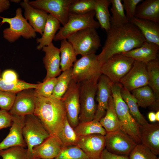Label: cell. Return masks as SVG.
Segmentation results:
<instances>
[{
    "mask_svg": "<svg viewBox=\"0 0 159 159\" xmlns=\"http://www.w3.org/2000/svg\"><path fill=\"white\" fill-rule=\"evenodd\" d=\"M57 80V77L52 78L39 83L37 87L34 89L35 97H51Z\"/></svg>",
    "mask_w": 159,
    "mask_h": 159,
    "instance_id": "60d3db41",
    "label": "cell"
},
{
    "mask_svg": "<svg viewBox=\"0 0 159 159\" xmlns=\"http://www.w3.org/2000/svg\"><path fill=\"white\" fill-rule=\"evenodd\" d=\"M64 147L57 136H50L40 144L33 148V156L34 159H54Z\"/></svg>",
    "mask_w": 159,
    "mask_h": 159,
    "instance_id": "e0dca14e",
    "label": "cell"
},
{
    "mask_svg": "<svg viewBox=\"0 0 159 159\" xmlns=\"http://www.w3.org/2000/svg\"><path fill=\"white\" fill-rule=\"evenodd\" d=\"M29 2V0H24L20 4L24 9V18L35 32L42 35L48 14L44 10L33 7Z\"/></svg>",
    "mask_w": 159,
    "mask_h": 159,
    "instance_id": "44dd1931",
    "label": "cell"
},
{
    "mask_svg": "<svg viewBox=\"0 0 159 159\" xmlns=\"http://www.w3.org/2000/svg\"><path fill=\"white\" fill-rule=\"evenodd\" d=\"M34 159H38V158H34Z\"/></svg>",
    "mask_w": 159,
    "mask_h": 159,
    "instance_id": "f5cc1de1",
    "label": "cell"
},
{
    "mask_svg": "<svg viewBox=\"0 0 159 159\" xmlns=\"http://www.w3.org/2000/svg\"><path fill=\"white\" fill-rule=\"evenodd\" d=\"M143 0H123L122 4L126 11V16L130 22L134 17L136 7Z\"/></svg>",
    "mask_w": 159,
    "mask_h": 159,
    "instance_id": "ee69618b",
    "label": "cell"
},
{
    "mask_svg": "<svg viewBox=\"0 0 159 159\" xmlns=\"http://www.w3.org/2000/svg\"><path fill=\"white\" fill-rule=\"evenodd\" d=\"M72 67L63 71L57 77V80L51 97L61 99L68 89L72 80Z\"/></svg>",
    "mask_w": 159,
    "mask_h": 159,
    "instance_id": "d6a6232c",
    "label": "cell"
},
{
    "mask_svg": "<svg viewBox=\"0 0 159 159\" xmlns=\"http://www.w3.org/2000/svg\"><path fill=\"white\" fill-rule=\"evenodd\" d=\"M95 15L94 11L83 14L69 13L67 22L60 27L53 40L57 41L66 39L70 35L85 28H99L98 22L94 19Z\"/></svg>",
    "mask_w": 159,
    "mask_h": 159,
    "instance_id": "52a82bcc",
    "label": "cell"
},
{
    "mask_svg": "<svg viewBox=\"0 0 159 159\" xmlns=\"http://www.w3.org/2000/svg\"><path fill=\"white\" fill-rule=\"evenodd\" d=\"M110 0H95L94 11L100 27L107 32L110 29L111 16L109 7Z\"/></svg>",
    "mask_w": 159,
    "mask_h": 159,
    "instance_id": "83f0119b",
    "label": "cell"
},
{
    "mask_svg": "<svg viewBox=\"0 0 159 159\" xmlns=\"http://www.w3.org/2000/svg\"><path fill=\"white\" fill-rule=\"evenodd\" d=\"M36 98L33 88L20 91L16 93L14 103L9 112L11 115L21 116L33 114Z\"/></svg>",
    "mask_w": 159,
    "mask_h": 159,
    "instance_id": "9a60e30c",
    "label": "cell"
},
{
    "mask_svg": "<svg viewBox=\"0 0 159 159\" xmlns=\"http://www.w3.org/2000/svg\"><path fill=\"white\" fill-rule=\"evenodd\" d=\"M134 17L159 22V0H143L137 6Z\"/></svg>",
    "mask_w": 159,
    "mask_h": 159,
    "instance_id": "d4e9b609",
    "label": "cell"
},
{
    "mask_svg": "<svg viewBox=\"0 0 159 159\" xmlns=\"http://www.w3.org/2000/svg\"><path fill=\"white\" fill-rule=\"evenodd\" d=\"M135 61L122 54L114 55L102 65V74L112 83H119L131 68Z\"/></svg>",
    "mask_w": 159,
    "mask_h": 159,
    "instance_id": "30bf717a",
    "label": "cell"
},
{
    "mask_svg": "<svg viewBox=\"0 0 159 159\" xmlns=\"http://www.w3.org/2000/svg\"><path fill=\"white\" fill-rule=\"evenodd\" d=\"M100 159H129L128 156L121 155L112 153L105 148L103 151Z\"/></svg>",
    "mask_w": 159,
    "mask_h": 159,
    "instance_id": "7dc6e473",
    "label": "cell"
},
{
    "mask_svg": "<svg viewBox=\"0 0 159 159\" xmlns=\"http://www.w3.org/2000/svg\"><path fill=\"white\" fill-rule=\"evenodd\" d=\"M155 117L156 121L159 122V111H157L155 113Z\"/></svg>",
    "mask_w": 159,
    "mask_h": 159,
    "instance_id": "f907efd6",
    "label": "cell"
},
{
    "mask_svg": "<svg viewBox=\"0 0 159 159\" xmlns=\"http://www.w3.org/2000/svg\"><path fill=\"white\" fill-rule=\"evenodd\" d=\"M22 133L29 151L42 143L50 135L34 114L24 116Z\"/></svg>",
    "mask_w": 159,
    "mask_h": 159,
    "instance_id": "9c48e42d",
    "label": "cell"
},
{
    "mask_svg": "<svg viewBox=\"0 0 159 159\" xmlns=\"http://www.w3.org/2000/svg\"><path fill=\"white\" fill-rule=\"evenodd\" d=\"M1 77L6 82L9 84H15L19 80L16 73L11 69L4 71L1 75Z\"/></svg>",
    "mask_w": 159,
    "mask_h": 159,
    "instance_id": "bcb514c9",
    "label": "cell"
},
{
    "mask_svg": "<svg viewBox=\"0 0 159 159\" xmlns=\"http://www.w3.org/2000/svg\"><path fill=\"white\" fill-rule=\"evenodd\" d=\"M105 149L115 154L128 156L137 144L121 130L106 132L104 136Z\"/></svg>",
    "mask_w": 159,
    "mask_h": 159,
    "instance_id": "8fae6325",
    "label": "cell"
},
{
    "mask_svg": "<svg viewBox=\"0 0 159 159\" xmlns=\"http://www.w3.org/2000/svg\"><path fill=\"white\" fill-rule=\"evenodd\" d=\"M57 137L64 147L76 145L79 136L70 125L67 118L65 120L63 128Z\"/></svg>",
    "mask_w": 159,
    "mask_h": 159,
    "instance_id": "8d00e7d4",
    "label": "cell"
},
{
    "mask_svg": "<svg viewBox=\"0 0 159 159\" xmlns=\"http://www.w3.org/2000/svg\"><path fill=\"white\" fill-rule=\"evenodd\" d=\"M119 83L130 92L148 85L146 64L135 61L131 68L120 80Z\"/></svg>",
    "mask_w": 159,
    "mask_h": 159,
    "instance_id": "5bb4252c",
    "label": "cell"
},
{
    "mask_svg": "<svg viewBox=\"0 0 159 159\" xmlns=\"http://www.w3.org/2000/svg\"><path fill=\"white\" fill-rule=\"evenodd\" d=\"M129 159H157V155L142 144H137L129 156Z\"/></svg>",
    "mask_w": 159,
    "mask_h": 159,
    "instance_id": "b9f144b4",
    "label": "cell"
},
{
    "mask_svg": "<svg viewBox=\"0 0 159 159\" xmlns=\"http://www.w3.org/2000/svg\"><path fill=\"white\" fill-rule=\"evenodd\" d=\"M78 136L99 134L105 136L106 132L99 121L94 119L91 121L79 123L74 128Z\"/></svg>",
    "mask_w": 159,
    "mask_h": 159,
    "instance_id": "1f68e13d",
    "label": "cell"
},
{
    "mask_svg": "<svg viewBox=\"0 0 159 159\" xmlns=\"http://www.w3.org/2000/svg\"><path fill=\"white\" fill-rule=\"evenodd\" d=\"M159 49V45L145 41L140 47L122 54L146 64L158 58Z\"/></svg>",
    "mask_w": 159,
    "mask_h": 159,
    "instance_id": "603a6c76",
    "label": "cell"
},
{
    "mask_svg": "<svg viewBox=\"0 0 159 159\" xmlns=\"http://www.w3.org/2000/svg\"><path fill=\"white\" fill-rule=\"evenodd\" d=\"M16 93L9 91L0 90L1 109L9 111L15 100Z\"/></svg>",
    "mask_w": 159,
    "mask_h": 159,
    "instance_id": "7bdbcfd3",
    "label": "cell"
},
{
    "mask_svg": "<svg viewBox=\"0 0 159 159\" xmlns=\"http://www.w3.org/2000/svg\"><path fill=\"white\" fill-rule=\"evenodd\" d=\"M130 22L139 29L145 41L159 46V23L135 17Z\"/></svg>",
    "mask_w": 159,
    "mask_h": 159,
    "instance_id": "cb8c5ba5",
    "label": "cell"
},
{
    "mask_svg": "<svg viewBox=\"0 0 159 159\" xmlns=\"http://www.w3.org/2000/svg\"><path fill=\"white\" fill-rule=\"evenodd\" d=\"M141 144L156 155L159 154V124L148 122L140 127Z\"/></svg>",
    "mask_w": 159,
    "mask_h": 159,
    "instance_id": "7402d4cb",
    "label": "cell"
},
{
    "mask_svg": "<svg viewBox=\"0 0 159 159\" xmlns=\"http://www.w3.org/2000/svg\"><path fill=\"white\" fill-rule=\"evenodd\" d=\"M55 159H90L78 146H65Z\"/></svg>",
    "mask_w": 159,
    "mask_h": 159,
    "instance_id": "f35d334b",
    "label": "cell"
},
{
    "mask_svg": "<svg viewBox=\"0 0 159 159\" xmlns=\"http://www.w3.org/2000/svg\"><path fill=\"white\" fill-rule=\"evenodd\" d=\"M60 24L55 17L48 14L42 36L36 39L37 43L39 44L37 47V49L40 50L52 43L56 32L60 28Z\"/></svg>",
    "mask_w": 159,
    "mask_h": 159,
    "instance_id": "484cf974",
    "label": "cell"
},
{
    "mask_svg": "<svg viewBox=\"0 0 159 159\" xmlns=\"http://www.w3.org/2000/svg\"><path fill=\"white\" fill-rule=\"evenodd\" d=\"M148 79V85L159 100V62L158 58L146 64Z\"/></svg>",
    "mask_w": 159,
    "mask_h": 159,
    "instance_id": "836d02e7",
    "label": "cell"
},
{
    "mask_svg": "<svg viewBox=\"0 0 159 159\" xmlns=\"http://www.w3.org/2000/svg\"><path fill=\"white\" fill-rule=\"evenodd\" d=\"M13 121V116L9 111L0 110V130L10 127Z\"/></svg>",
    "mask_w": 159,
    "mask_h": 159,
    "instance_id": "f6af8a7d",
    "label": "cell"
},
{
    "mask_svg": "<svg viewBox=\"0 0 159 159\" xmlns=\"http://www.w3.org/2000/svg\"><path fill=\"white\" fill-rule=\"evenodd\" d=\"M112 14L110 22L111 26H120L129 22L125 14L121 0H110Z\"/></svg>",
    "mask_w": 159,
    "mask_h": 159,
    "instance_id": "e575fe53",
    "label": "cell"
},
{
    "mask_svg": "<svg viewBox=\"0 0 159 159\" xmlns=\"http://www.w3.org/2000/svg\"><path fill=\"white\" fill-rule=\"evenodd\" d=\"M148 117L149 121L152 122H154L156 121L155 113L153 112H149L148 115Z\"/></svg>",
    "mask_w": 159,
    "mask_h": 159,
    "instance_id": "681fc988",
    "label": "cell"
},
{
    "mask_svg": "<svg viewBox=\"0 0 159 159\" xmlns=\"http://www.w3.org/2000/svg\"><path fill=\"white\" fill-rule=\"evenodd\" d=\"M39 84H34L29 83L19 80L15 84H9L6 82L1 78L0 69V90L11 92L16 93L23 90L35 88Z\"/></svg>",
    "mask_w": 159,
    "mask_h": 159,
    "instance_id": "ab89813d",
    "label": "cell"
},
{
    "mask_svg": "<svg viewBox=\"0 0 159 159\" xmlns=\"http://www.w3.org/2000/svg\"><path fill=\"white\" fill-rule=\"evenodd\" d=\"M99 122L106 132L120 130V125L112 95L109 99L105 115L100 119Z\"/></svg>",
    "mask_w": 159,
    "mask_h": 159,
    "instance_id": "4316f807",
    "label": "cell"
},
{
    "mask_svg": "<svg viewBox=\"0 0 159 159\" xmlns=\"http://www.w3.org/2000/svg\"><path fill=\"white\" fill-rule=\"evenodd\" d=\"M121 93L122 99L128 107L130 114L139 124L141 126L148 123L140 112L137 101L130 92L122 86Z\"/></svg>",
    "mask_w": 159,
    "mask_h": 159,
    "instance_id": "4dcf8cb0",
    "label": "cell"
},
{
    "mask_svg": "<svg viewBox=\"0 0 159 159\" xmlns=\"http://www.w3.org/2000/svg\"><path fill=\"white\" fill-rule=\"evenodd\" d=\"M122 87L119 82L112 83V95L120 122V130L137 144H141L140 130V125L130 114L126 104L122 97L121 90Z\"/></svg>",
    "mask_w": 159,
    "mask_h": 159,
    "instance_id": "3957f363",
    "label": "cell"
},
{
    "mask_svg": "<svg viewBox=\"0 0 159 159\" xmlns=\"http://www.w3.org/2000/svg\"><path fill=\"white\" fill-rule=\"evenodd\" d=\"M33 114L50 136H58L67 119L62 100L52 97H36Z\"/></svg>",
    "mask_w": 159,
    "mask_h": 159,
    "instance_id": "7a4b0ae2",
    "label": "cell"
},
{
    "mask_svg": "<svg viewBox=\"0 0 159 159\" xmlns=\"http://www.w3.org/2000/svg\"><path fill=\"white\" fill-rule=\"evenodd\" d=\"M60 54V67L62 71L72 67L77 55L72 44L67 39L61 40L59 48Z\"/></svg>",
    "mask_w": 159,
    "mask_h": 159,
    "instance_id": "f1b7e54d",
    "label": "cell"
},
{
    "mask_svg": "<svg viewBox=\"0 0 159 159\" xmlns=\"http://www.w3.org/2000/svg\"><path fill=\"white\" fill-rule=\"evenodd\" d=\"M11 1L12 2H14V3H19V2H20L21 0H11Z\"/></svg>",
    "mask_w": 159,
    "mask_h": 159,
    "instance_id": "816d5d0a",
    "label": "cell"
},
{
    "mask_svg": "<svg viewBox=\"0 0 159 159\" xmlns=\"http://www.w3.org/2000/svg\"><path fill=\"white\" fill-rule=\"evenodd\" d=\"M112 82L102 74L97 83V101L98 105L94 119L99 121L103 117L108 106L109 98L112 95Z\"/></svg>",
    "mask_w": 159,
    "mask_h": 159,
    "instance_id": "ffe728a7",
    "label": "cell"
},
{
    "mask_svg": "<svg viewBox=\"0 0 159 159\" xmlns=\"http://www.w3.org/2000/svg\"><path fill=\"white\" fill-rule=\"evenodd\" d=\"M10 6L9 0H0V13L9 9Z\"/></svg>",
    "mask_w": 159,
    "mask_h": 159,
    "instance_id": "c3c4849f",
    "label": "cell"
},
{
    "mask_svg": "<svg viewBox=\"0 0 159 159\" xmlns=\"http://www.w3.org/2000/svg\"><path fill=\"white\" fill-rule=\"evenodd\" d=\"M76 145L90 159H100L102 153L105 148V136L99 134L79 136Z\"/></svg>",
    "mask_w": 159,
    "mask_h": 159,
    "instance_id": "2e32d148",
    "label": "cell"
},
{
    "mask_svg": "<svg viewBox=\"0 0 159 159\" xmlns=\"http://www.w3.org/2000/svg\"><path fill=\"white\" fill-rule=\"evenodd\" d=\"M74 0H36L29 1L33 7L42 10L57 19L63 26L67 22L69 8Z\"/></svg>",
    "mask_w": 159,
    "mask_h": 159,
    "instance_id": "7c38bea8",
    "label": "cell"
},
{
    "mask_svg": "<svg viewBox=\"0 0 159 159\" xmlns=\"http://www.w3.org/2000/svg\"><path fill=\"white\" fill-rule=\"evenodd\" d=\"M80 85V83L72 80L68 89L61 99L64 106L67 120L73 128L79 123Z\"/></svg>",
    "mask_w": 159,
    "mask_h": 159,
    "instance_id": "4fadbf2b",
    "label": "cell"
},
{
    "mask_svg": "<svg viewBox=\"0 0 159 159\" xmlns=\"http://www.w3.org/2000/svg\"><path fill=\"white\" fill-rule=\"evenodd\" d=\"M157 159H159V158H158Z\"/></svg>",
    "mask_w": 159,
    "mask_h": 159,
    "instance_id": "db71d44e",
    "label": "cell"
},
{
    "mask_svg": "<svg viewBox=\"0 0 159 159\" xmlns=\"http://www.w3.org/2000/svg\"><path fill=\"white\" fill-rule=\"evenodd\" d=\"M100 53L97 55L102 65L112 56L141 46L145 41L140 31L130 22L120 26H111Z\"/></svg>",
    "mask_w": 159,
    "mask_h": 159,
    "instance_id": "6da1fadb",
    "label": "cell"
},
{
    "mask_svg": "<svg viewBox=\"0 0 159 159\" xmlns=\"http://www.w3.org/2000/svg\"><path fill=\"white\" fill-rule=\"evenodd\" d=\"M101 66L95 54L82 56L72 66V80L79 83L87 81L97 83L102 74Z\"/></svg>",
    "mask_w": 159,
    "mask_h": 159,
    "instance_id": "277c9868",
    "label": "cell"
},
{
    "mask_svg": "<svg viewBox=\"0 0 159 159\" xmlns=\"http://www.w3.org/2000/svg\"><path fill=\"white\" fill-rule=\"evenodd\" d=\"M95 0H74L69 5V13L83 14L94 11Z\"/></svg>",
    "mask_w": 159,
    "mask_h": 159,
    "instance_id": "74e56055",
    "label": "cell"
},
{
    "mask_svg": "<svg viewBox=\"0 0 159 159\" xmlns=\"http://www.w3.org/2000/svg\"><path fill=\"white\" fill-rule=\"evenodd\" d=\"M131 92L138 106L146 108L159 102L153 90L148 85L135 89Z\"/></svg>",
    "mask_w": 159,
    "mask_h": 159,
    "instance_id": "f546056e",
    "label": "cell"
},
{
    "mask_svg": "<svg viewBox=\"0 0 159 159\" xmlns=\"http://www.w3.org/2000/svg\"><path fill=\"white\" fill-rule=\"evenodd\" d=\"M80 83V110L79 122L81 123L94 119L97 107L95 101L97 83L87 81Z\"/></svg>",
    "mask_w": 159,
    "mask_h": 159,
    "instance_id": "ba28073f",
    "label": "cell"
},
{
    "mask_svg": "<svg viewBox=\"0 0 159 159\" xmlns=\"http://www.w3.org/2000/svg\"><path fill=\"white\" fill-rule=\"evenodd\" d=\"M2 23H7L9 24L8 28L3 31L4 38L10 43L14 42L22 37L26 39L35 38L36 32L23 17L22 9L18 8L16 11L15 16L9 18L0 16Z\"/></svg>",
    "mask_w": 159,
    "mask_h": 159,
    "instance_id": "8992f818",
    "label": "cell"
},
{
    "mask_svg": "<svg viewBox=\"0 0 159 159\" xmlns=\"http://www.w3.org/2000/svg\"><path fill=\"white\" fill-rule=\"evenodd\" d=\"M2 159H34L33 154L27 148L21 146H16L0 150Z\"/></svg>",
    "mask_w": 159,
    "mask_h": 159,
    "instance_id": "d590c367",
    "label": "cell"
},
{
    "mask_svg": "<svg viewBox=\"0 0 159 159\" xmlns=\"http://www.w3.org/2000/svg\"><path fill=\"white\" fill-rule=\"evenodd\" d=\"M77 55L82 56L95 54L101 46L100 37L96 29L88 28L69 36L67 38Z\"/></svg>",
    "mask_w": 159,
    "mask_h": 159,
    "instance_id": "5b68a950",
    "label": "cell"
},
{
    "mask_svg": "<svg viewBox=\"0 0 159 159\" xmlns=\"http://www.w3.org/2000/svg\"><path fill=\"white\" fill-rule=\"evenodd\" d=\"M12 115V123L9 132L0 143V150L16 146L27 147L22 133L24 116Z\"/></svg>",
    "mask_w": 159,
    "mask_h": 159,
    "instance_id": "ac0fdd59",
    "label": "cell"
},
{
    "mask_svg": "<svg viewBox=\"0 0 159 159\" xmlns=\"http://www.w3.org/2000/svg\"><path fill=\"white\" fill-rule=\"evenodd\" d=\"M42 49L45 53L43 61L47 71L46 76L43 81L57 77L62 71L59 49L52 43L49 45L43 47Z\"/></svg>",
    "mask_w": 159,
    "mask_h": 159,
    "instance_id": "d6986e66",
    "label": "cell"
}]
</instances>
